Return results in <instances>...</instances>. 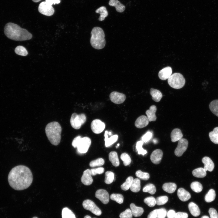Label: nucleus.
I'll return each instance as SVG.
<instances>
[{
  "instance_id": "23",
  "label": "nucleus",
  "mask_w": 218,
  "mask_h": 218,
  "mask_svg": "<svg viewBox=\"0 0 218 218\" xmlns=\"http://www.w3.org/2000/svg\"><path fill=\"white\" fill-rule=\"evenodd\" d=\"M108 132L106 130L104 134V141H105V146L106 147L110 146L116 142L118 139V136L117 135H114L108 137Z\"/></svg>"
},
{
  "instance_id": "9",
  "label": "nucleus",
  "mask_w": 218,
  "mask_h": 218,
  "mask_svg": "<svg viewBox=\"0 0 218 218\" xmlns=\"http://www.w3.org/2000/svg\"><path fill=\"white\" fill-rule=\"evenodd\" d=\"M38 11L41 14L47 16H51L54 13V10L52 6L45 2L41 3L38 7Z\"/></svg>"
},
{
  "instance_id": "56",
  "label": "nucleus",
  "mask_w": 218,
  "mask_h": 218,
  "mask_svg": "<svg viewBox=\"0 0 218 218\" xmlns=\"http://www.w3.org/2000/svg\"><path fill=\"white\" fill-rule=\"evenodd\" d=\"M176 213L173 210H170L167 213V218H174Z\"/></svg>"
},
{
  "instance_id": "28",
  "label": "nucleus",
  "mask_w": 218,
  "mask_h": 218,
  "mask_svg": "<svg viewBox=\"0 0 218 218\" xmlns=\"http://www.w3.org/2000/svg\"><path fill=\"white\" fill-rule=\"evenodd\" d=\"M177 187V185L174 183H167L163 185L162 188L165 191L171 193L175 192Z\"/></svg>"
},
{
  "instance_id": "1",
  "label": "nucleus",
  "mask_w": 218,
  "mask_h": 218,
  "mask_svg": "<svg viewBox=\"0 0 218 218\" xmlns=\"http://www.w3.org/2000/svg\"><path fill=\"white\" fill-rule=\"evenodd\" d=\"M33 176L31 171L28 167L19 165L12 168L8 176L10 186L14 189L21 190L28 188L31 184Z\"/></svg>"
},
{
  "instance_id": "34",
  "label": "nucleus",
  "mask_w": 218,
  "mask_h": 218,
  "mask_svg": "<svg viewBox=\"0 0 218 218\" xmlns=\"http://www.w3.org/2000/svg\"><path fill=\"white\" fill-rule=\"evenodd\" d=\"M62 218H76L71 210L67 207L63 208L62 211Z\"/></svg>"
},
{
  "instance_id": "12",
  "label": "nucleus",
  "mask_w": 218,
  "mask_h": 218,
  "mask_svg": "<svg viewBox=\"0 0 218 218\" xmlns=\"http://www.w3.org/2000/svg\"><path fill=\"white\" fill-rule=\"evenodd\" d=\"M109 98L111 101L113 103L117 104H120L124 102L126 97L124 94L117 91H113L110 94Z\"/></svg>"
},
{
  "instance_id": "43",
  "label": "nucleus",
  "mask_w": 218,
  "mask_h": 218,
  "mask_svg": "<svg viewBox=\"0 0 218 218\" xmlns=\"http://www.w3.org/2000/svg\"><path fill=\"white\" fill-rule=\"evenodd\" d=\"M135 175L137 177L143 180H147L150 178V175L148 173L143 172L140 170L137 171Z\"/></svg>"
},
{
  "instance_id": "47",
  "label": "nucleus",
  "mask_w": 218,
  "mask_h": 218,
  "mask_svg": "<svg viewBox=\"0 0 218 218\" xmlns=\"http://www.w3.org/2000/svg\"><path fill=\"white\" fill-rule=\"evenodd\" d=\"M155 199L156 204L158 205H164L167 202L168 200V197L166 196L159 197Z\"/></svg>"
},
{
  "instance_id": "35",
  "label": "nucleus",
  "mask_w": 218,
  "mask_h": 218,
  "mask_svg": "<svg viewBox=\"0 0 218 218\" xmlns=\"http://www.w3.org/2000/svg\"><path fill=\"white\" fill-rule=\"evenodd\" d=\"M216 197L215 191L213 189H210L205 197V201L208 203L213 201Z\"/></svg>"
},
{
  "instance_id": "27",
  "label": "nucleus",
  "mask_w": 218,
  "mask_h": 218,
  "mask_svg": "<svg viewBox=\"0 0 218 218\" xmlns=\"http://www.w3.org/2000/svg\"><path fill=\"white\" fill-rule=\"evenodd\" d=\"M109 159L114 167H118L120 164L117 153L114 151L111 152L109 154Z\"/></svg>"
},
{
  "instance_id": "36",
  "label": "nucleus",
  "mask_w": 218,
  "mask_h": 218,
  "mask_svg": "<svg viewBox=\"0 0 218 218\" xmlns=\"http://www.w3.org/2000/svg\"><path fill=\"white\" fill-rule=\"evenodd\" d=\"M143 191L144 192H148L151 194H154L156 191V187L153 184L148 183L144 187Z\"/></svg>"
},
{
  "instance_id": "32",
  "label": "nucleus",
  "mask_w": 218,
  "mask_h": 218,
  "mask_svg": "<svg viewBox=\"0 0 218 218\" xmlns=\"http://www.w3.org/2000/svg\"><path fill=\"white\" fill-rule=\"evenodd\" d=\"M209 135L212 142L216 144H218V127L214 128L213 131L209 133Z\"/></svg>"
},
{
  "instance_id": "52",
  "label": "nucleus",
  "mask_w": 218,
  "mask_h": 218,
  "mask_svg": "<svg viewBox=\"0 0 218 218\" xmlns=\"http://www.w3.org/2000/svg\"><path fill=\"white\" fill-rule=\"evenodd\" d=\"M209 213L210 218H218V214L216 210L214 208H211L209 210Z\"/></svg>"
},
{
  "instance_id": "30",
  "label": "nucleus",
  "mask_w": 218,
  "mask_h": 218,
  "mask_svg": "<svg viewBox=\"0 0 218 218\" xmlns=\"http://www.w3.org/2000/svg\"><path fill=\"white\" fill-rule=\"evenodd\" d=\"M130 188L133 192H138L140 189V179L138 178L134 179Z\"/></svg>"
},
{
  "instance_id": "3",
  "label": "nucleus",
  "mask_w": 218,
  "mask_h": 218,
  "mask_svg": "<svg viewBox=\"0 0 218 218\" xmlns=\"http://www.w3.org/2000/svg\"><path fill=\"white\" fill-rule=\"evenodd\" d=\"M62 128L60 124L56 121L48 124L45 128L46 136L53 145L57 146L60 142Z\"/></svg>"
},
{
  "instance_id": "2",
  "label": "nucleus",
  "mask_w": 218,
  "mask_h": 218,
  "mask_svg": "<svg viewBox=\"0 0 218 218\" xmlns=\"http://www.w3.org/2000/svg\"><path fill=\"white\" fill-rule=\"evenodd\" d=\"M4 32L9 39L16 41H23L30 39L32 35L26 29L21 28L17 24L12 22L5 25Z\"/></svg>"
},
{
  "instance_id": "53",
  "label": "nucleus",
  "mask_w": 218,
  "mask_h": 218,
  "mask_svg": "<svg viewBox=\"0 0 218 218\" xmlns=\"http://www.w3.org/2000/svg\"><path fill=\"white\" fill-rule=\"evenodd\" d=\"M188 214L186 213L178 212L176 213L174 218H187Z\"/></svg>"
},
{
  "instance_id": "38",
  "label": "nucleus",
  "mask_w": 218,
  "mask_h": 218,
  "mask_svg": "<svg viewBox=\"0 0 218 218\" xmlns=\"http://www.w3.org/2000/svg\"><path fill=\"white\" fill-rule=\"evenodd\" d=\"M190 187L193 191L196 193L200 192L203 189L202 184L197 181H194L190 185Z\"/></svg>"
},
{
  "instance_id": "33",
  "label": "nucleus",
  "mask_w": 218,
  "mask_h": 218,
  "mask_svg": "<svg viewBox=\"0 0 218 218\" xmlns=\"http://www.w3.org/2000/svg\"><path fill=\"white\" fill-rule=\"evenodd\" d=\"M209 107L211 111L218 117V99L215 100L211 102Z\"/></svg>"
},
{
  "instance_id": "22",
  "label": "nucleus",
  "mask_w": 218,
  "mask_h": 218,
  "mask_svg": "<svg viewBox=\"0 0 218 218\" xmlns=\"http://www.w3.org/2000/svg\"><path fill=\"white\" fill-rule=\"evenodd\" d=\"M109 5L111 6H114L116 11L119 12H122L125 10V7L118 0H110Z\"/></svg>"
},
{
  "instance_id": "29",
  "label": "nucleus",
  "mask_w": 218,
  "mask_h": 218,
  "mask_svg": "<svg viewBox=\"0 0 218 218\" xmlns=\"http://www.w3.org/2000/svg\"><path fill=\"white\" fill-rule=\"evenodd\" d=\"M95 12L100 14V16L98 20L100 21H103L104 20L105 18L108 15V13L106 7L104 6H101L97 8L95 11Z\"/></svg>"
},
{
  "instance_id": "61",
  "label": "nucleus",
  "mask_w": 218,
  "mask_h": 218,
  "mask_svg": "<svg viewBox=\"0 0 218 218\" xmlns=\"http://www.w3.org/2000/svg\"><path fill=\"white\" fill-rule=\"evenodd\" d=\"M108 134H109V135H111L112 134L111 133V132H108Z\"/></svg>"
},
{
  "instance_id": "18",
  "label": "nucleus",
  "mask_w": 218,
  "mask_h": 218,
  "mask_svg": "<svg viewBox=\"0 0 218 218\" xmlns=\"http://www.w3.org/2000/svg\"><path fill=\"white\" fill-rule=\"evenodd\" d=\"M157 110L156 106L155 105H152L150 107L149 109L146 111L145 113L147 115L149 121H154L156 120L157 117L155 113Z\"/></svg>"
},
{
  "instance_id": "40",
  "label": "nucleus",
  "mask_w": 218,
  "mask_h": 218,
  "mask_svg": "<svg viewBox=\"0 0 218 218\" xmlns=\"http://www.w3.org/2000/svg\"><path fill=\"white\" fill-rule=\"evenodd\" d=\"M110 197L111 200L115 201L118 203L121 204L123 202L124 197L122 194L112 193Z\"/></svg>"
},
{
  "instance_id": "42",
  "label": "nucleus",
  "mask_w": 218,
  "mask_h": 218,
  "mask_svg": "<svg viewBox=\"0 0 218 218\" xmlns=\"http://www.w3.org/2000/svg\"><path fill=\"white\" fill-rule=\"evenodd\" d=\"M104 163V160L101 158H99L91 161L89 165L91 167H94L101 166L103 165Z\"/></svg>"
},
{
  "instance_id": "39",
  "label": "nucleus",
  "mask_w": 218,
  "mask_h": 218,
  "mask_svg": "<svg viewBox=\"0 0 218 218\" xmlns=\"http://www.w3.org/2000/svg\"><path fill=\"white\" fill-rule=\"evenodd\" d=\"M105 175V183L107 184L112 183L114 179V173L112 172L107 171L106 172Z\"/></svg>"
},
{
  "instance_id": "46",
  "label": "nucleus",
  "mask_w": 218,
  "mask_h": 218,
  "mask_svg": "<svg viewBox=\"0 0 218 218\" xmlns=\"http://www.w3.org/2000/svg\"><path fill=\"white\" fill-rule=\"evenodd\" d=\"M144 202L146 204L150 207L155 206L156 204V199L153 197H149L144 199Z\"/></svg>"
},
{
  "instance_id": "50",
  "label": "nucleus",
  "mask_w": 218,
  "mask_h": 218,
  "mask_svg": "<svg viewBox=\"0 0 218 218\" xmlns=\"http://www.w3.org/2000/svg\"><path fill=\"white\" fill-rule=\"evenodd\" d=\"M152 136V133L150 131H147L142 137V141L143 142H147L151 138Z\"/></svg>"
},
{
  "instance_id": "19",
  "label": "nucleus",
  "mask_w": 218,
  "mask_h": 218,
  "mask_svg": "<svg viewBox=\"0 0 218 218\" xmlns=\"http://www.w3.org/2000/svg\"><path fill=\"white\" fill-rule=\"evenodd\" d=\"M177 195L179 199L182 201H186L191 197L190 193L183 188L178 190Z\"/></svg>"
},
{
  "instance_id": "10",
  "label": "nucleus",
  "mask_w": 218,
  "mask_h": 218,
  "mask_svg": "<svg viewBox=\"0 0 218 218\" xmlns=\"http://www.w3.org/2000/svg\"><path fill=\"white\" fill-rule=\"evenodd\" d=\"M188 144V141L185 138L179 140L177 146L174 151L175 155L177 157L181 156L187 149Z\"/></svg>"
},
{
  "instance_id": "60",
  "label": "nucleus",
  "mask_w": 218,
  "mask_h": 218,
  "mask_svg": "<svg viewBox=\"0 0 218 218\" xmlns=\"http://www.w3.org/2000/svg\"><path fill=\"white\" fill-rule=\"evenodd\" d=\"M84 218H91V217L89 215H86L84 217Z\"/></svg>"
},
{
  "instance_id": "4",
  "label": "nucleus",
  "mask_w": 218,
  "mask_h": 218,
  "mask_svg": "<svg viewBox=\"0 0 218 218\" xmlns=\"http://www.w3.org/2000/svg\"><path fill=\"white\" fill-rule=\"evenodd\" d=\"M91 35L90 43L92 47L98 50L103 48L105 46L106 41L102 29L98 27H94L92 30Z\"/></svg>"
},
{
  "instance_id": "8",
  "label": "nucleus",
  "mask_w": 218,
  "mask_h": 218,
  "mask_svg": "<svg viewBox=\"0 0 218 218\" xmlns=\"http://www.w3.org/2000/svg\"><path fill=\"white\" fill-rule=\"evenodd\" d=\"M82 205L85 209L90 211L97 216H100L101 214V210L91 200L87 199L84 200Z\"/></svg>"
},
{
  "instance_id": "25",
  "label": "nucleus",
  "mask_w": 218,
  "mask_h": 218,
  "mask_svg": "<svg viewBox=\"0 0 218 218\" xmlns=\"http://www.w3.org/2000/svg\"><path fill=\"white\" fill-rule=\"evenodd\" d=\"M130 207L133 216L135 217L140 216L144 212V210L142 208L137 206L133 203L130 204Z\"/></svg>"
},
{
  "instance_id": "49",
  "label": "nucleus",
  "mask_w": 218,
  "mask_h": 218,
  "mask_svg": "<svg viewBox=\"0 0 218 218\" xmlns=\"http://www.w3.org/2000/svg\"><path fill=\"white\" fill-rule=\"evenodd\" d=\"M92 176H95L97 174H101L103 173L104 170L102 167H98L96 168L91 169L90 170Z\"/></svg>"
},
{
  "instance_id": "59",
  "label": "nucleus",
  "mask_w": 218,
  "mask_h": 218,
  "mask_svg": "<svg viewBox=\"0 0 218 218\" xmlns=\"http://www.w3.org/2000/svg\"><path fill=\"white\" fill-rule=\"evenodd\" d=\"M41 0H32V1L33 2H38L40 1H41Z\"/></svg>"
},
{
  "instance_id": "54",
  "label": "nucleus",
  "mask_w": 218,
  "mask_h": 218,
  "mask_svg": "<svg viewBox=\"0 0 218 218\" xmlns=\"http://www.w3.org/2000/svg\"><path fill=\"white\" fill-rule=\"evenodd\" d=\"M147 218H159L157 212V209L150 212L148 214Z\"/></svg>"
},
{
  "instance_id": "24",
  "label": "nucleus",
  "mask_w": 218,
  "mask_h": 218,
  "mask_svg": "<svg viewBox=\"0 0 218 218\" xmlns=\"http://www.w3.org/2000/svg\"><path fill=\"white\" fill-rule=\"evenodd\" d=\"M150 94L152 99L156 102H159L163 97L162 94L160 91L153 88L150 89Z\"/></svg>"
},
{
  "instance_id": "11",
  "label": "nucleus",
  "mask_w": 218,
  "mask_h": 218,
  "mask_svg": "<svg viewBox=\"0 0 218 218\" xmlns=\"http://www.w3.org/2000/svg\"><path fill=\"white\" fill-rule=\"evenodd\" d=\"M91 127L92 131L94 133L99 134L103 132L104 129L105 124L100 120L96 119L92 121Z\"/></svg>"
},
{
  "instance_id": "21",
  "label": "nucleus",
  "mask_w": 218,
  "mask_h": 218,
  "mask_svg": "<svg viewBox=\"0 0 218 218\" xmlns=\"http://www.w3.org/2000/svg\"><path fill=\"white\" fill-rule=\"evenodd\" d=\"M183 137V134L181 130L178 128L173 129L171 133V141L173 142L179 140L182 138Z\"/></svg>"
},
{
  "instance_id": "13",
  "label": "nucleus",
  "mask_w": 218,
  "mask_h": 218,
  "mask_svg": "<svg viewBox=\"0 0 218 218\" xmlns=\"http://www.w3.org/2000/svg\"><path fill=\"white\" fill-rule=\"evenodd\" d=\"M95 196L104 204H107L109 201V193L105 190L103 189L98 190L95 193Z\"/></svg>"
},
{
  "instance_id": "55",
  "label": "nucleus",
  "mask_w": 218,
  "mask_h": 218,
  "mask_svg": "<svg viewBox=\"0 0 218 218\" xmlns=\"http://www.w3.org/2000/svg\"><path fill=\"white\" fill-rule=\"evenodd\" d=\"M81 138V136H78L74 139L72 143V145L74 148L77 147L78 144Z\"/></svg>"
},
{
  "instance_id": "57",
  "label": "nucleus",
  "mask_w": 218,
  "mask_h": 218,
  "mask_svg": "<svg viewBox=\"0 0 218 218\" xmlns=\"http://www.w3.org/2000/svg\"><path fill=\"white\" fill-rule=\"evenodd\" d=\"M45 2L52 5L53 4H58L60 2V0H45Z\"/></svg>"
},
{
  "instance_id": "14",
  "label": "nucleus",
  "mask_w": 218,
  "mask_h": 218,
  "mask_svg": "<svg viewBox=\"0 0 218 218\" xmlns=\"http://www.w3.org/2000/svg\"><path fill=\"white\" fill-rule=\"evenodd\" d=\"M163 156L162 151L160 149L154 150L151 153L150 159L152 162L154 164H159L161 162Z\"/></svg>"
},
{
  "instance_id": "7",
  "label": "nucleus",
  "mask_w": 218,
  "mask_h": 218,
  "mask_svg": "<svg viewBox=\"0 0 218 218\" xmlns=\"http://www.w3.org/2000/svg\"><path fill=\"white\" fill-rule=\"evenodd\" d=\"M91 143L90 138L87 137L81 139L77 146V150L80 153L84 154L88 151Z\"/></svg>"
},
{
  "instance_id": "31",
  "label": "nucleus",
  "mask_w": 218,
  "mask_h": 218,
  "mask_svg": "<svg viewBox=\"0 0 218 218\" xmlns=\"http://www.w3.org/2000/svg\"><path fill=\"white\" fill-rule=\"evenodd\" d=\"M192 173L194 176L198 178H203L206 174V171L202 167H199L194 170Z\"/></svg>"
},
{
  "instance_id": "16",
  "label": "nucleus",
  "mask_w": 218,
  "mask_h": 218,
  "mask_svg": "<svg viewBox=\"0 0 218 218\" xmlns=\"http://www.w3.org/2000/svg\"><path fill=\"white\" fill-rule=\"evenodd\" d=\"M148 118L145 115H141L138 117L135 122V126L138 128H142L147 126L149 124Z\"/></svg>"
},
{
  "instance_id": "15",
  "label": "nucleus",
  "mask_w": 218,
  "mask_h": 218,
  "mask_svg": "<svg viewBox=\"0 0 218 218\" xmlns=\"http://www.w3.org/2000/svg\"><path fill=\"white\" fill-rule=\"evenodd\" d=\"M81 182L85 185H89L92 184L93 179L90 169H87L84 171L81 178Z\"/></svg>"
},
{
  "instance_id": "62",
  "label": "nucleus",
  "mask_w": 218,
  "mask_h": 218,
  "mask_svg": "<svg viewBox=\"0 0 218 218\" xmlns=\"http://www.w3.org/2000/svg\"><path fill=\"white\" fill-rule=\"evenodd\" d=\"M119 146V144H117V146H116V148H117V147Z\"/></svg>"
},
{
  "instance_id": "20",
  "label": "nucleus",
  "mask_w": 218,
  "mask_h": 218,
  "mask_svg": "<svg viewBox=\"0 0 218 218\" xmlns=\"http://www.w3.org/2000/svg\"><path fill=\"white\" fill-rule=\"evenodd\" d=\"M202 161L204 165V168L206 171L211 172L213 170L214 167V164L210 157H205L202 159Z\"/></svg>"
},
{
  "instance_id": "45",
  "label": "nucleus",
  "mask_w": 218,
  "mask_h": 218,
  "mask_svg": "<svg viewBox=\"0 0 218 218\" xmlns=\"http://www.w3.org/2000/svg\"><path fill=\"white\" fill-rule=\"evenodd\" d=\"M120 158L123 161L124 164L125 166L129 165L131 162V159L130 157L126 153L121 154L120 156Z\"/></svg>"
},
{
  "instance_id": "5",
  "label": "nucleus",
  "mask_w": 218,
  "mask_h": 218,
  "mask_svg": "<svg viewBox=\"0 0 218 218\" xmlns=\"http://www.w3.org/2000/svg\"><path fill=\"white\" fill-rule=\"evenodd\" d=\"M168 83L172 88L179 89L182 88L185 83V80L180 73H173L168 79Z\"/></svg>"
},
{
  "instance_id": "44",
  "label": "nucleus",
  "mask_w": 218,
  "mask_h": 218,
  "mask_svg": "<svg viewBox=\"0 0 218 218\" xmlns=\"http://www.w3.org/2000/svg\"><path fill=\"white\" fill-rule=\"evenodd\" d=\"M143 144V141H138L137 143L136 147L138 154L144 155L147 153V151L143 148L142 146Z\"/></svg>"
},
{
  "instance_id": "63",
  "label": "nucleus",
  "mask_w": 218,
  "mask_h": 218,
  "mask_svg": "<svg viewBox=\"0 0 218 218\" xmlns=\"http://www.w3.org/2000/svg\"><path fill=\"white\" fill-rule=\"evenodd\" d=\"M32 218H38L36 217H34Z\"/></svg>"
},
{
  "instance_id": "37",
  "label": "nucleus",
  "mask_w": 218,
  "mask_h": 218,
  "mask_svg": "<svg viewBox=\"0 0 218 218\" xmlns=\"http://www.w3.org/2000/svg\"><path fill=\"white\" fill-rule=\"evenodd\" d=\"M133 180V178L132 177H128L125 182L121 185V189L124 191L128 190L130 188Z\"/></svg>"
},
{
  "instance_id": "58",
  "label": "nucleus",
  "mask_w": 218,
  "mask_h": 218,
  "mask_svg": "<svg viewBox=\"0 0 218 218\" xmlns=\"http://www.w3.org/2000/svg\"><path fill=\"white\" fill-rule=\"evenodd\" d=\"M201 218H209V217L207 216H203Z\"/></svg>"
},
{
  "instance_id": "51",
  "label": "nucleus",
  "mask_w": 218,
  "mask_h": 218,
  "mask_svg": "<svg viewBox=\"0 0 218 218\" xmlns=\"http://www.w3.org/2000/svg\"><path fill=\"white\" fill-rule=\"evenodd\" d=\"M157 212L159 218H165L167 213L166 210L164 208L157 209Z\"/></svg>"
},
{
  "instance_id": "26",
  "label": "nucleus",
  "mask_w": 218,
  "mask_h": 218,
  "mask_svg": "<svg viewBox=\"0 0 218 218\" xmlns=\"http://www.w3.org/2000/svg\"><path fill=\"white\" fill-rule=\"evenodd\" d=\"M191 214L194 216H197L200 213V211L198 206L193 202L190 203L188 205Z\"/></svg>"
},
{
  "instance_id": "6",
  "label": "nucleus",
  "mask_w": 218,
  "mask_h": 218,
  "mask_svg": "<svg viewBox=\"0 0 218 218\" xmlns=\"http://www.w3.org/2000/svg\"><path fill=\"white\" fill-rule=\"evenodd\" d=\"M86 121V117L84 114H78L74 113L72 114L70 119L71 124L74 128L79 129Z\"/></svg>"
},
{
  "instance_id": "17",
  "label": "nucleus",
  "mask_w": 218,
  "mask_h": 218,
  "mask_svg": "<svg viewBox=\"0 0 218 218\" xmlns=\"http://www.w3.org/2000/svg\"><path fill=\"white\" fill-rule=\"evenodd\" d=\"M172 73L171 68L168 66L164 68L159 71L158 77L161 80H165L168 79L171 75Z\"/></svg>"
},
{
  "instance_id": "48",
  "label": "nucleus",
  "mask_w": 218,
  "mask_h": 218,
  "mask_svg": "<svg viewBox=\"0 0 218 218\" xmlns=\"http://www.w3.org/2000/svg\"><path fill=\"white\" fill-rule=\"evenodd\" d=\"M132 216L130 209H127L120 214L119 217L120 218H132Z\"/></svg>"
},
{
  "instance_id": "41",
  "label": "nucleus",
  "mask_w": 218,
  "mask_h": 218,
  "mask_svg": "<svg viewBox=\"0 0 218 218\" xmlns=\"http://www.w3.org/2000/svg\"><path fill=\"white\" fill-rule=\"evenodd\" d=\"M15 51L17 54L22 56H26L28 54L26 49L22 46H17L15 49Z\"/></svg>"
}]
</instances>
